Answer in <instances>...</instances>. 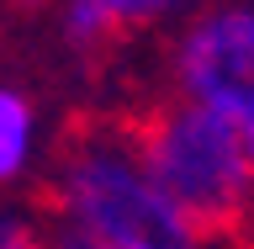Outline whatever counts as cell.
Instances as JSON below:
<instances>
[{
	"label": "cell",
	"mask_w": 254,
	"mask_h": 249,
	"mask_svg": "<svg viewBox=\"0 0 254 249\" xmlns=\"http://www.w3.org/2000/svg\"><path fill=\"white\" fill-rule=\"evenodd\" d=\"M48 249H196V223L143 165L132 133L85 127L59 159Z\"/></svg>",
	"instance_id": "cell-1"
},
{
	"label": "cell",
	"mask_w": 254,
	"mask_h": 249,
	"mask_svg": "<svg viewBox=\"0 0 254 249\" xmlns=\"http://www.w3.org/2000/svg\"><path fill=\"white\" fill-rule=\"evenodd\" d=\"M132 143L201 239L233 234L254 212V149L233 117L175 95L132 127Z\"/></svg>",
	"instance_id": "cell-2"
},
{
	"label": "cell",
	"mask_w": 254,
	"mask_h": 249,
	"mask_svg": "<svg viewBox=\"0 0 254 249\" xmlns=\"http://www.w3.org/2000/svg\"><path fill=\"white\" fill-rule=\"evenodd\" d=\"M180 95L254 133V11H206L175 53Z\"/></svg>",
	"instance_id": "cell-3"
},
{
	"label": "cell",
	"mask_w": 254,
	"mask_h": 249,
	"mask_svg": "<svg viewBox=\"0 0 254 249\" xmlns=\"http://www.w3.org/2000/svg\"><path fill=\"white\" fill-rule=\"evenodd\" d=\"M180 0H69L64 11V27L74 43H101L106 32L117 27H138V21H154V16L175 11Z\"/></svg>",
	"instance_id": "cell-4"
},
{
	"label": "cell",
	"mask_w": 254,
	"mask_h": 249,
	"mask_svg": "<svg viewBox=\"0 0 254 249\" xmlns=\"http://www.w3.org/2000/svg\"><path fill=\"white\" fill-rule=\"evenodd\" d=\"M27 154H32V106L27 95L0 85V186L27 170Z\"/></svg>",
	"instance_id": "cell-5"
},
{
	"label": "cell",
	"mask_w": 254,
	"mask_h": 249,
	"mask_svg": "<svg viewBox=\"0 0 254 249\" xmlns=\"http://www.w3.org/2000/svg\"><path fill=\"white\" fill-rule=\"evenodd\" d=\"M0 249H48V234H43L32 218L0 212Z\"/></svg>",
	"instance_id": "cell-6"
},
{
	"label": "cell",
	"mask_w": 254,
	"mask_h": 249,
	"mask_svg": "<svg viewBox=\"0 0 254 249\" xmlns=\"http://www.w3.org/2000/svg\"><path fill=\"white\" fill-rule=\"evenodd\" d=\"M249 149H254V133H249Z\"/></svg>",
	"instance_id": "cell-7"
}]
</instances>
